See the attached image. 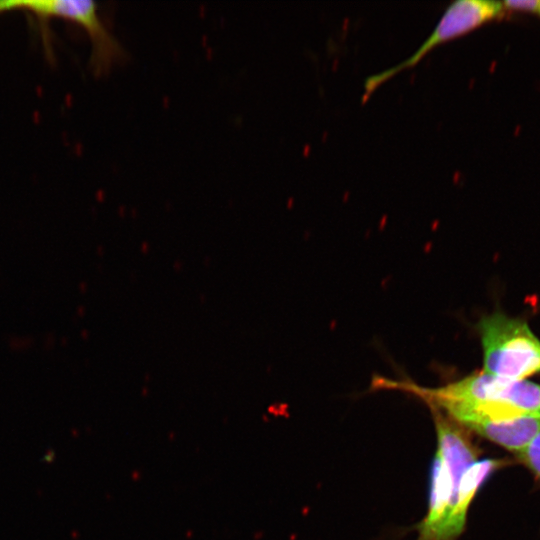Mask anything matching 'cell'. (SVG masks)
<instances>
[{
	"mask_svg": "<svg viewBox=\"0 0 540 540\" xmlns=\"http://www.w3.org/2000/svg\"><path fill=\"white\" fill-rule=\"evenodd\" d=\"M518 455L521 461L540 479V432Z\"/></svg>",
	"mask_w": 540,
	"mask_h": 540,
	"instance_id": "ba28073f",
	"label": "cell"
},
{
	"mask_svg": "<svg viewBox=\"0 0 540 540\" xmlns=\"http://www.w3.org/2000/svg\"><path fill=\"white\" fill-rule=\"evenodd\" d=\"M505 9H513L535 13L540 16V0H520V1H505L503 2Z\"/></svg>",
	"mask_w": 540,
	"mask_h": 540,
	"instance_id": "9c48e42d",
	"label": "cell"
},
{
	"mask_svg": "<svg viewBox=\"0 0 540 540\" xmlns=\"http://www.w3.org/2000/svg\"><path fill=\"white\" fill-rule=\"evenodd\" d=\"M468 429L519 454L540 432V414L478 422Z\"/></svg>",
	"mask_w": 540,
	"mask_h": 540,
	"instance_id": "52a82bcc",
	"label": "cell"
},
{
	"mask_svg": "<svg viewBox=\"0 0 540 540\" xmlns=\"http://www.w3.org/2000/svg\"><path fill=\"white\" fill-rule=\"evenodd\" d=\"M505 10L503 2L487 0H458L452 2L432 33L409 58L366 79L363 101L368 99L378 86L396 73L415 66L436 46L468 33L482 24L502 17Z\"/></svg>",
	"mask_w": 540,
	"mask_h": 540,
	"instance_id": "277c9868",
	"label": "cell"
},
{
	"mask_svg": "<svg viewBox=\"0 0 540 540\" xmlns=\"http://www.w3.org/2000/svg\"><path fill=\"white\" fill-rule=\"evenodd\" d=\"M484 371L511 380L540 372V340L528 324L502 313L479 321Z\"/></svg>",
	"mask_w": 540,
	"mask_h": 540,
	"instance_id": "7a4b0ae2",
	"label": "cell"
},
{
	"mask_svg": "<svg viewBox=\"0 0 540 540\" xmlns=\"http://www.w3.org/2000/svg\"><path fill=\"white\" fill-rule=\"evenodd\" d=\"M461 478L453 476L436 452L431 465L428 513L418 530L419 540H438L456 499Z\"/></svg>",
	"mask_w": 540,
	"mask_h": 540,
	"instance_id": "5b68a950",
	"label": "cell"
},
{
	"mask_svg": "<svg viewBox=\"0 0 540 540\" xmlns=\"http://www.w3.org/2000/svg\"><path fill=\"white\" fill-rule=\"evenodd\" d=\"M376 389L399 390L413 394L430 408L443 413L481 403H506L531 414H540V385L526 380H511L486 371L473 373L445 386L428 388L408 380L376 376Z\"/></svg>",
	"mask_w": 540,
	"mask_h": 540,
	"instance_id": "6da1fadb",
	"label": "cell"
},
{
	"mask_svg": "<svg viewBox=\"0 0 540 540\" xmlns=\"http://www.w3.org/2000/svg\"><path fill=\"white\" fill-rule=\"evenodd\" d=\"M25 10L40 20L58 17L73 21L83 27L92 44L90 66L95 74H105L115 63L125 57V50L118 39L107 29L98 13L97 4L91 0H8L2 10Z\"/></svg>",
	"mask_w": 540,
	"mask_h": 540,
	"instance_id": "3957f363",
	"label": "cell"
},
{
	"mask_svg": "<svg viewBox=\"0 0 540 540\" xmlns=\"http://www.w3.org/2000/svg\"><path fill=\"white\" fill-rule=\"evenodd\" d=\"M503 465V461L484 459L476 461L463 474L455 499V504L448 515L438 540H453L463 531L467 510L480 486L487 477Z\"/></svg>",
	"mask_w": 540,
	"mask_h": 540,
	"instance_id": "8992f818",
	"label": "cell"
}]
</instances>
